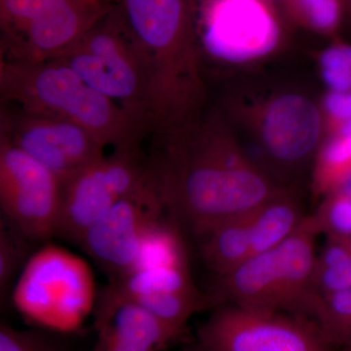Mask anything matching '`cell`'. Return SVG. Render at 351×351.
Returning <instances> with one entry per match:
<instances>
[{"label":"cell","instance_id":"cell-9","mask_svg":"<svg viewBox=\"0 0 351 351\" xmlns=\"http://www.w3.org/2000/svg\"><path fill=\"white\" fill-rule=\"evenodd\" d=\"M152 179L147 156L140 147L105 154L64 182L57 237L78 245L95 221Z\"/></svg>","mask_w":351,"mask_h":351},{"label":"cell","instance_id":"cell-14","mask_svg":"<svg viewBox=\"0 0 351 351\" xmlns=\"http://www.w3.org/2000/svg\"><path fill=\"white\" fill-rule=\"evenodd\" d=\"M136 304L165 324L186 331L188 321L208 301L195 287L188 265H149L112 279L95 306V321L114 307Z\"/></svg>","mask_w":351,"mask_h":351},{"label":"cell","instance_id":"cell-11","mask_svg":"<svg viewBox=\"0 0 351 351\" xmlns=\"http://www.w3.org/2000/svg\"><path fill=\"white\" fill-rule=\"evenodd\" d=\"M63 188L56 175L0 137V206L29 241L57 237Z\"/></svg>","mask_w":351,"mask_h":351},{"label":"cell","instance_id":"cell-24","mask_svg":"<svg viewBox=\"0 0 351 351\" xmlns=\"http://www.w3.org/2000/svg\"><path fill=\"white\" fill-rule=\"evenodd\" d=\"M321 76L329 91H351V45L337 40L318 57Z\"/></svg>","mask_w":351,"mask_h":351},{"label":"cell","instance_id":"cell-19","mask_svg":"<svg viewBox=\"0 0 351 351\" xmlns=\"http://www.w3.org/2000/svg\"><path fill=\"white\" fill-rule=\"evenodd\" d=\"M348 289H351L350 248L345 239L328 237L326 244L316 256L314 265L311 284L314 306L320 298L337 294Z\"/></svg>","mask_w":351,"mask_h":351},{"label":"cell","instance_id":"cell-18","mask_svg":"<svg viewBox=\"0 0 351 351\" xmlns=\"http://www.w3.org/2000/svg\"><path fill=\"white\" fill-rule=\"evenodd\" d=\"M351 176V132L325 138L313 165V189L326 197L343 188Z\"/></svg>","mask_w":351,"mask_h":351},{"label":"cell","instance_id":"cell-7","mask_svg":"<svg viewBox=\"0 0 351 351\" xmlns=\"http://www.w3.org/2000/svg\"><path fill=\"white\" fill-rule=\"evenodd\" d=\"M114 5L105 0H0V60L57 59Z\"/></svg>","mask_w":351,"mask_h":351},{"label":"cell","instance_id":"cell-8","mask_svg":"<svg viewBox=\"0 0 351 351\" xmlns=\"http://www.w3.org/2000/svg\"><path fill=\"white\" fill-rule=\"evenodd\" d=\"M195 47L203 58L225 64L258 62L282 40L278 9L269 0H189Z\"/></svg>","mask_w":351,"mask_h":351},{"label":"cell","instance_id":"cell-30","mask_svg":"<svg viewBox=\"0 0 351 351\" xmlns=\"http://www.w3.org/2000/svg\"><path fill=\"white\" fill-rule=\"evenodd\" d=\"M346 240V244H348V248H350L351 253V239H343Z\"/></svg>","mask_w":351,"mask_h":351},{"label":"cell","instance_id":"cell-3","mask_svg":"<svg viewBox=\"0 0 351 351\" xmlns=\"http://www.w3.org/2000/svg\"><path fill=\"white\" fill-rule=\"evenodd\" d=\"M319 233L313 215L306 216L283 243L253 256L226 276H216L209 302L311 319L315 242Z\"/></svg>","mask_w":351,"mask_h":351},{"label":"cell","instance_id":"cell-28","mask_svg":"<svg viewBox=\"0 0 351 351\" xmlns=\"http://www.w3.org/2000/svg\"><path fill=\"white\" fill-rule=\"evenodd\" d=\"M338 191H341V193L351 196V176L350 179H348V181L346 182V184H343V188L339 189Z\"/></svg>","mask_w":351,"mask_h":351},{"label":"cell","instance_id":"cell-2","mask_svg":"<svg viewBox=\"0 0 351 351\" xmlns=\"http://www.w3.org/2000/svg\"><path fill=\"white\" fill-rule=\"evenodd\" d=\"M1 103L73 122L113 149H136L149 133L117 104L58 60L18 64L0 60Z\"/></svg>","mask_w":351,"mask_h":351},{"label":"cell","instance_id":"cell-29","mask_svg":"<svg viewBox=\"0 0 351 351\" xmlns=\"http://www.w3.org/2000/svg\"><path fill=\"white\" fill-rule=\"evenodd\" d=\"M343 7H345V14L348 17H351V0H343Z\"/></svg>","mask_w":351,"mask_h":351},{"label":"cell","instance_id":"cell-23","mask_svg":"<svg viewBox=\"0 0 351 351\" xmlns=\"http://www.w3.org/2000/svg\"><path fill=\"white\" fill-rule=\"evenodd\" d=\"M320 233L327 237L351 239V196L336 191L324 197L313 215Z\"/></svg>","mask_w":351,"mask_h":351},{"label":"cell","instance_id":"cell-26","mask_svg":"<svg viewBox=\"0 0 351 351\" xmlns=\"http://www.w3.org/2000/svg\"><path fill=\"white\" fill-rule=\"evenodd\" d=\"M324 122L325 138L345 135L351 132V91H329L320 103Z\"/></svg>","mask_w":351,"mask_h":351},{"label":"cell","instance_id":"cell-20","mask_svg":"<svg viewBox=\"0 0 351 351\" xmlns=\"http://www.w3.org/2000/svg\"><path fill=\"white\" fill-rule=\"evenodd\" d=\"M311 319L332 348L351 350V289L318 299Z\"/></svg>","mask_w":351,"mask_h":351},{"label":"cell","instance_id":"cell-12","mask_svg":"<svg viewBox=\"0 0 351 351\" xmlns=\"http://www.w3.org/2000/svg\"><path fill=\"white\" fill-rule=\"evenodd\" d=\"M0 137L36 159L63 184L105 156L106 147L83 127L1 103Z\"/></svg>","mask_w":351,"mask_h":351},{"label":"cell","instance_id":"cell-6","mask_svg":"<svg viewBox=\"0 0 351 351\" xmlns=\"http://www.w3.org/2000/svg\"><path fill=\"white\" fill-rule=\"evenodd\" d=\"M11 301L21 315L50 332H75L96 306L86 261L54 244L32 254L16 280Z\"/></svg>","mask_w":351,"mask_h":351},{"label":"cell","instance_id":"cell-25","mask_svg":"<svg viewBox=\"0 0 351 351\" xmlns=\"http://www.w3.org/2000/svg\"><path fill=\"white\" fill-rule=\"evenodd\" d=\"M0 351H64L59 341L47 330H19L2 323Z\"/></svg>","mask_w":351,"mask_h":351},{"label":"cell","instance_id":"cell-22","mask_svg":"<svg viewBox=\"0 0 351 351\" xmlns=\"http://www.w3.org/2000/svg\"><path fill=\"white\" fill-rule=\"evenodd\" d=\"M283 13L295 25L332 36L338 31L345 7L343 0H288Z\"/></svg>","mask_w":351,"mask_h":351},{"label":"cell","instance_id":"cell-27","mask_svg":"<svg viewBox=\"0 0 351 351\" xmlns=\"http://www.w3.org/2000/svg\"><path fill=\"white\" fill-rule=\"evenodd\" d=\"M179 351H209L205 348L202 343H199V341H195V343H186L182 346L181 350Z\"/></svg>","mask_w":351,"mask_h":351},{"label":"cell","instance_id":"cell-17","mask_svg":"<svg viewBox=\"0 0 351 351\" xmlns=\"http://www.w3.org/2000/svg\"><path fill=\"white\" fill-rule=\"evenodd\" d=\"M250 213L226 219L200 237L201 257L215 276H226L252 257Z\"/></svg>","mask_w":351,"mask_h":351},{"label":"cell","instance_id":"cell-21","mask_svg":"<svg viewBox=\"0 0 351 351\" xmlns=\"http://www.w3.org/2000/svg\"><path fill=\"white\" fill-rule=\"evenodd\" d=\"M32 243L8 219L0 221V297L5 302L31 256Z\"/></svg>","mask_w":351,"mask_h":351},{"label":"cell","instance_id":"cell-4","mask_svg":"<svg viewBox=\"0 0 351 351\" xmlns=\"http://www.w3.org/2000/svg\"><path fill=\"white\" fill-rule=\"evenodd\" d=\"M55 60L71 66L152 133L156 115L151 73L119 3Z\"/></svg>","mask_w":351,"mask_h":351},{"label":"cell","instance_id":"cell-16","mask_svg":"<svg viewBox=\"0 0 351 351\" xmlns=\"http://www.w3.org/2000/svg\"><path fill=\"white\" fill-rule=\"evenodd\" d=\"M304 218L302 203L288 186L252 210V257L283 243L298 230Z\"/></svg>","mask_w":351,"mask_h":351},{"label":"cell","instance_id":"cell-15","mask_svg":"<svg viewBox=\"0 0 351 351\" xmlns=\"http://www.w3.org/2000/svg\"><path fill=\"white\" fill-rule=\"evenodd\" d=\"M94 325L98 337L92 351H163L186 334L132 304L114 307Z\"/></svg>","mask_w":351,"mask_h":351},{"label":"cell","instance_id":"cell-5","mask_svg":"<svg viewBox=\"0 0 351 351\" xmlns=\"http://www.w3.org/2000/svg\"><path fill=\"white\" fill-rule=\"evenodd\" d=\"M258 152L256 164L281 186L309 167L325 140L319 104L298 92H282L235 106Z\"/></svg>","mask_w":351,"mask_h":351},{"label":"cell","instance_id":"cell-31","mask_svg":"<svg viewBox=\"0 0 351 351\" xmlns=\"http://www.w3.org/2000/svg\"><path fill=\"white\" fill-rule=\"evenodd\" d=\"M105 1L110 2V3L117 4L119 3L120 0H105Z\"/></svg>","mask_w":351,"mask_h":351},{"label":"cell","instance_id":"cell-1","mask_svg":"<svg viewBox=\"0 0 351 351\" xmlns=\"http://www.w3.org/2000/svg\"><path fill=\"white\" fill-rule=\"evenodd\" d=\"M149 168L168 216L198 239L284 186L254 162L218 110L152 132Z\"/></svg>","mask_w":351,"mask_h":351},{"label":"cell","instance_id":"cell-13","mask_svg":"<svg viewBox=\"0 0 351 351\" xmlns=\"http://www.w3.org/2000/svg\"><path fill=\"white\" fill-rule=\"evenodd\" d=\"M168 215L154 175L90 226L78 246L110 280L135 269L149 232Z\"/></svg>","mask_w":351,"mask_h":351},{"label":"cell","instance_id":"cell-10","mask_svg":"<svg viewBox=\"0 0 351 351\" xmlns=\"http://www.w3.org/2000/svg\"><path fill=\"white\" fill-rule=\"evenodd\" d=\"M198 329L209 351H331L319 326L294 314L217 306Z\"/></svg>","mask_w":351,"mask_h":351}]
</instances>
